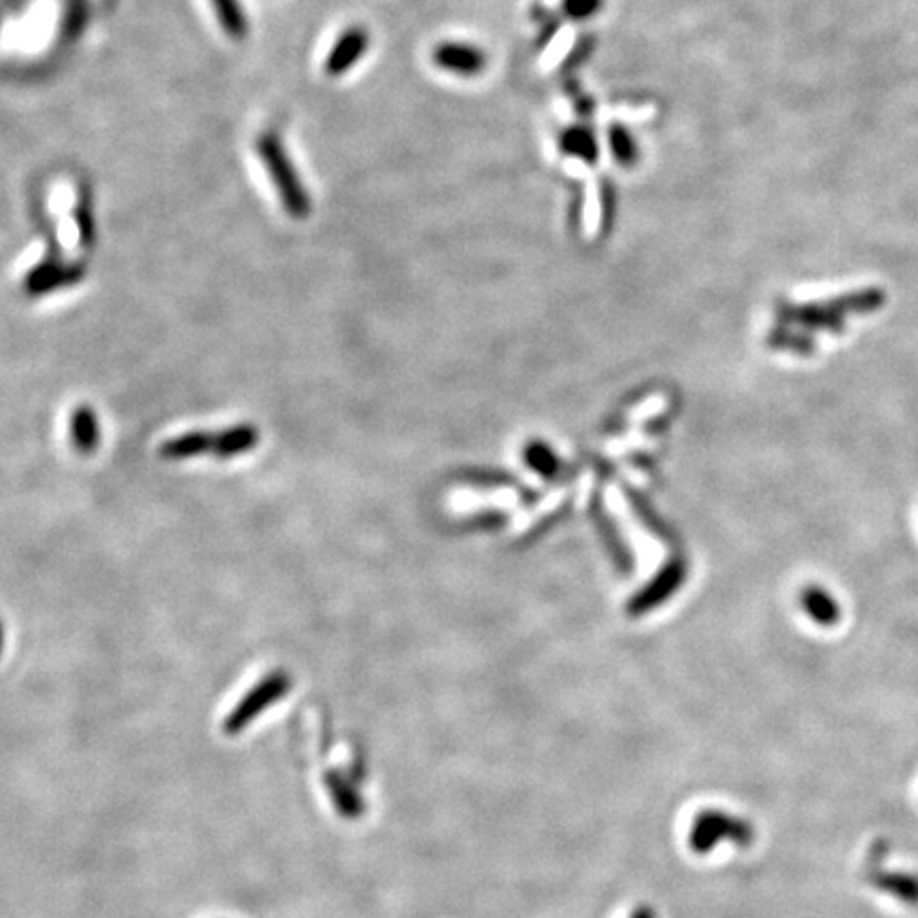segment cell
Wrapping results in <instances>:
<instances>
[{"mask_svg":"<svg viewBox=\"0 0 918 918\" xmlns=\"http://www.w3.org/2000/svg\"><path fill=\"white\" fill-rule=\"evenodd\" d=\"M71 436L77 451L92 454L101 440V427L94 411L90 406H79L72 413Z\"/></svg>","mask_w":918,"mask_h":918,"instance_id":"cell-15","label":"cell"},{"mask_svg":"<svg viewBox=\"0 0 918 918\" xmlns=\"http://www.w3.org/2000/svg\"><path fill=\"white\" fill-rule=\"evenodd\" d=\"M632 918H657L655 917V910L653 908H649V906H642V908H638L636 913L632 915Z\"/></svg>","mask_w":918,"mask_h":918,"instance_id":"cell-24","label":"cell"},{"mask_svg":"<svg viewBox=\"0 0 918 918\" xmlns=\"http://www.w3.org/2000/svg\"><path fill=\"white\" fill-rule=\"evenodd\" d=\"M260 443V429L255 425L239 424L217 434L215 456L221 459L237 458L255 449Z\"/></svg>","mask_w":918,"mask_h":918,"instance_id":"cell-13","label":"cell"},{"mask_svg":"<svg viewBox=\"0 0 918 918\" xmlns=\"http://www.w3.org/2000/svg\"><path fill=\"white\" fill-rule=\"evenodd\" d=\"M255 149H257V156H260L268 177L273 181L279 198H282L283 209L296 219H305L311 213V196H309L302 179L296 173V167H294L285 145L279 139V135L277 133H264L255 142Z\"/></svg>","mask_w":918,"mask_h":918,"instance_id":"cell-2","label":"cell"},{"mask_svg":"<svg viewBox=\"0 0 918 918\" xmlns=\"http://www.w3.org/2000/svg\"><path fill=\"white\" fill-rule=\"evenodd\" d=\"M886 294L879 287L842 294L838 298H829L823 302L808 305H793L787 313V319L797 321L806 328L829 334H842L847 330V319L850 315H868L883 309Z\"/></svg>","mask_w":918,"mask_h":918,"instance_id":"cell-1","label":"cell"},{"mask_svg":"<svg viewBox=\"0 0 918 918\" xmlns=\"http://www.w3.org/2000/svg\"><path fill=\"white\" fill-rule=\"evenodd\" d=\"M487 502H494V504H500V506H508V504H515V495L513 492H502V494L492 495V497H485ZM456 502H458V506H474V504H479V502H483L481 497H456Z\"/></svg>","mask_w":918,"mask_h":918,"instance_id":"cell-22","label":"cell"},{"mask_svg":"<svg viewBox=\"0 0 918 918\" xmlns=\"http://www.w3.org/2000/svg\"><path fill=\"white\" fill-rule=\"evenodd\" d=\"M432 62L438 71L459 79H474L487 71L490 54L485 47L472 41L447 38L432 47Z\"/></svg>","mask_w":918,"mask_h":918,"instance_id":"cell-5","label":"cell"},{"mask_svg":"<svg viewBox=\"0 0 918 918\" xmlns=\"http://www.w3.org/2000/svg\"><path fill=\"white\" fill-rule=\"evenodd\" d=\"M77 228H79V241L83 248H92L94 237H96V226H94V215H92V207L88 198H79V207H77Z\"/></svg>","mask_w":918,"mask_h":918,"instance_id":"cell-19","label":"cell"},{"mask_svg":"<svg viewBox=\"0 0 918 918\" xmlns=\"http://www.w3.org/2000/svg\"><path fill=\"white\" fill-rule=\"evenodd\" d=\"M211 4L223 33L234 41H243L249 33V22L241 0H211Z\"/></svg>","mask_w":918,"mask_h":918,"instance_id":"cell-16","label":"cell"},{"mask_svg":"<svg viewBox=\"0 0 918 918\" xmlns=\"http://www.w3.org/2000/svg\"><path fill=\"white\" fill-rule=\"evenodd\" d=\"M802 606H804L806 615L821 628L838 626L840 619H842V606H840L838 598L831 596L827 589L816 587V585L804 589Z\"/></svg>","mask_w":918,"mask_h":918,"instance_id":"cell-12","label":"cell"},{"mask_svg":"<svg viewBox=\"0 0 918 918\" xmlns=\"http://www.w3.org/2000/svg\"><path fill=\"white\" fill-rule=\"evenodd\" d=\"M2 644H4V630H2V621H0V655H2Z\"/></svg>","mask_w":918,"mask_h":918,"instance_id":"cell-25","label":"cell"},{"mask_svg":"<svg viewBox=\"0 0 918 918\" xmlns=\"http://www.w3.org/2000/svg\"><path fill=\"white\" fill-rule=\"evenodd\" d=\"M725 840L738 847H748L755 840V827L741 816L723 811H702L696 814L689 829V847L696 854H708Z\"/></svg>","mask_w":918,"mask_h":918,"instance_id":"cell-4","label":"cell"},{"mask_svg":"<svg viewBox=\"0 0 918 918\" xmlns=\"http://www.w3.org/2000/svg\"><path fill=\"white\" fill-rule=\"evenodd\" d=\"M83 277L85 271L79 264H62L58 257H47L26 275L24 289L28 296H43L60 287H71Z\"/></svg>","mask_w":918,"mask_h":918,"instance_id":"cell-7","label":"cell"},{"mask_svg":"<svg viewBox=\"0 0 918 918\" xmlns=\"http://www.w3.org/2000/svg\"><path fill=\"white\" fill-rule=\"evenodd\" d=\"M558 145H560V151L564 156L574 158V160H578L587 167H594V164L600 162V137L587 124H572V126L564 128L558 137Z\"/></svg>","mask_w":918,"mask_h":918,"instance_id":"cell-8","label":"cell"},{"mask_svg":"<svg viewBox=\"0 0 918 918\" xmlns=\"http://www.w3.org/2000/svg\"><path fill=\"white\" fill-rule=\"evenodd\" d=\"M325 789L330 793V800H332L336 813L341 814L343 818L355 821L366 811L364 797L357 791L354 780H347L341 772H328L325 774Z\"/></svg>","mask_w":918,"mask_h":918,"instance_id":"cell-9","label":"cell"},{"mask_svg":"<svg viewBox=\"0 0 918 918\" xmlns=\"http://www.w3.org/2000/svg\"><path fill=\"white\" fill-rule=\"evenodd\" d=\"M564 490H558V492H553V494L549 495V497H544V500H542V502L533 508V513L519 515V517L515 519V524H513L515 531L526 530L533 519H538L540 515H544V513H549L553 506H558V504L564 500Z\"/></svg>","mask_w":918,"mask_h":918,"instance_id":"cell-21","label":"cell"},{"mask_svg":"<svg viewBox=\"0 0 918 918\" xmlns=\"http://www.w3.org/2000/svg\"><path fill=\"white\" fill-rule=\"evenodd\" d=\"M606 0H562V13L572 22H589L598 18Z\"/></svg>","mask_w":918,"mask_h":918,"instance_id":"cell-18","label":"cell"},{"mask_svg":"<svg viewBox=\"0 0 918 918\" xmlns=\"http://www.w3.org/2000/svg\"><path fill=\"white\" fill-rule=\"evenodd\" d=\"M872 884L884 891L888 895H893L895 899L908 904V906H918V879L913 874H904V872H886V870H879L870 876Z\"/></svg>","mask_w":918,"mask_h":918,"instance_id":"cell-14","label":"cell"},{"mask_svg":"<svg viewBox=\"0 0 918 918\" xmlns=\"http://www.w3.org/2000/svg\"><path fill=\"white\" fill-rule=\"evenodd\" d=\"M85 24H88V0H69L62 15V24H60L62 38L65 41L79 38Z\"/></svg>","mask_w":918,"mask_h":918,"instance_id":"cell-17","label":"cell"},{"mask_svg":"<svg viewBox=\"0 0 918 918\" xmlns=\"http://www.w3.org/2000/svg\"><path fill=\"white\" fill-rule=\"evenodd\" d=\"M666 409H668V398H666V395H662V393L649 395L644 402H640L636 409L630 413V422H632V424H638V422H644V420L657 417V415H662Z\"/></svg>","mask_w":918,"mask_h":918,"instance_id":"cell-20","label":"cell"},{"mask_svg":"<svg viewBox=\"0 0 918 918\" xmlns=\"http://www.w3.org/2000/svg\"><path fill=\"white\" fill-rule=\"evenodd\" d=\"M294 678L285 670L266 674L257 685H253L241 702L228 712L223 719V734L226 736H241L249 725L262 716L268 708L279 704L283 698L291 691Z\"/></svg>","mask_w":918,"mask_h":918,"instance_id":"cell-3","label":"cell"},{"mask_svg":"<svg viewBox=\"0 0 918 918\" xmlns=\"http://www.w3.org/2000/svg\"><path fill=\"white\" fill-rule=\"evenodd\" d=\"M370 49V33L364 26H349L334 41L323 69L330 77H343L364 60Z\"/></svg>","mask_w":918,"mask_h":918,"instance_id":"cell-6","label":"cell"},{"mask_svg":"<svg viewBox=\"0 0 918 918\" xmlns=\"http://www.w3.org/2000/svg\"><path fill=\"white\" fill-rule=\"evenodd\" d=\"M215 440L217 434L211 432H185L179 434L175 438L162 443L160 447V456L164 459H190L205 456V454H213L215 451Z\"/></svg>","mask_w":918,"mask_h":918,"instance_id":"cell-11","label":"cell"},{"mask_svg":"<svg viewBox=\"0 0 918 918\" xmlns=\"http://www.w3.org/2000/svg\"><path fill=\"white\" fill-rule=\"evenodd\" d=\"M592 474H585L583 477V485H581V504H585V500H587V495H589V487H592Z\"/></svg>","mask_w":918,"mask_h":918,"instance_id":"cell-23","label":"cell"},{"mask_svg":"<svg viewBox=\"0 0 918 918\" xmlns=\"http://www.w3.org/2000/svg\"><path fill=\"white\" fill-rule=\"evenodd\" d=\"M604 145L610 153V158L621 169H634L642 160V147L638 142L636 135L623 126V124H610L604 135Z\"/></svg>","mask_w":918,"mask_h":918,"instance_id":"cell-10","label":"cell"}]
</instances>
